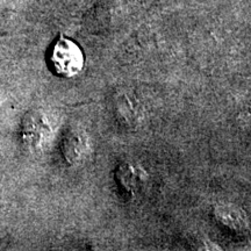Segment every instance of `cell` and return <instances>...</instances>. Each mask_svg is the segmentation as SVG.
Listing matches in <instances>:
<instances>
[{"instance_id": "cell-1", "label": "cell", "mask_w": 251, "mask_h": 251, "mask_svg": "<svg viewBox=\"0 0 251 251\" xmlns=\"http://www.w3.org/2000/svg\"><path fill=\"white\" fill-rule=\"evenodd\" d=\"M49 65L59 77H76L84 69L85 56L76 41L59 35L50 48Z\"/></svg>"}, {"instance_id": "cell-3", "label": "cell", "mask_w": 251, "mask_h": 251, "mask_svg": "<svg viewBox=\"0 0 251 251\" xmlns=\"http://www.w3.org/2000/svg\"><path fill=\"white\" fill-rule=\"evenodd\" d=\"M87 136L78 127H70L63 135L61 149L65 161L69 164H75L83 158L87 151Z\"/></svg>"}, {"instance_id": "cell-2", "label": "cell", "mask_w": 251, "mask_h": 251, "mask_svg": "<svg viewBox=\"0 0 251 251\" xmlns=\"http://www.w3.org/2000/svg\"><path fill=\"white\" fill-rule=\"evenodd\" d=\"M51 129L50 125L42 113L30 111L26 113L21 122L20 141L23 146L29 151H39L48 144Z\"/></svg>"}]
</instances>
